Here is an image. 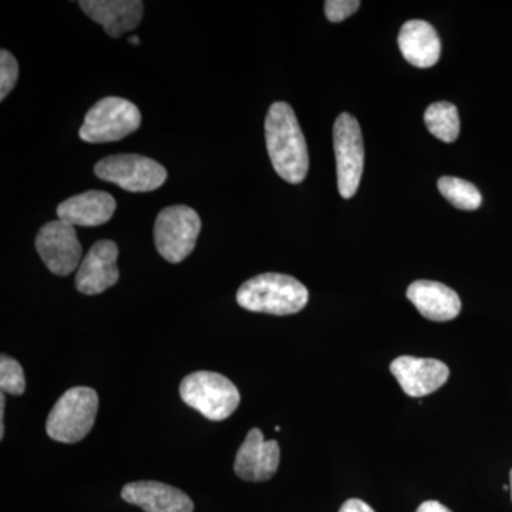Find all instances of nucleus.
Masks as SVG:
<instances>
[{"label":"nucleus","mask_w":512,"mask_h":512,"mask_svg":"<svg viewBox=\"0 0 512 512\" xmlns=\"http://www.w3.org/2000/svg\"><path fill=\"white\" fill-rule=\"evenodd\" d=\"M265 138L276 174L286 183L301 184L309 170L308 146L289 104L284 101L272 104L266 114Z\"/></svg>","instance_id":"nucleus-1"},{"label":"nucleus","mask_w":512,"mask_h":512,"mask_svg":"<svg viewBox=\"0 0 512 512\" xmlns=\"http://www.w3.org/2000/svg\"><path fill=\"white\" fill-rule=\"evenodd\" d=\"M308 301V289L298 279L272 272L248 279L237 292L241 308L268 315H295L308 305Z\"/></svg>","instance_id":"nucleus-2"},{"label":"nucleus","mask_w":512,"mask_h":512,"mask_svg":"<svg viewBox=\"0 0 512 512\" xmlns=\"http://www.w3.org/2000/svg\"><path fill=\"white\" fill-rule=\"evenodd\" d=\"M99 412V396L90 387H73L57 400L47 417L50 439L64 444L82 441L92 431Z\"/></svg>","instance_id":"nucleus-3"},{"label":"nucleus","mask_w":512,"mask_h":512,"mask_svg":"<svg viewBox=\"0 0 512 512\" xmlns=\"http://www.w3.org/2000/svg\"><path fill=\"white\" fill-rule=\"evenodd\" d=\"M180 396L187 406L212 421L228 419L241 402L237 386L228 377L205 370L185 377Z\"/></svg>","instance_id":"nucleus-4"},{"label":"nucleus","mask_w":512,"mask_h":512,"mask_svg":"<svg viewBox=\"0 0 512 512\" xmlns=\"http://www.w3.org/2000/svg\"><path fill=\"white\" fill-rule=\"evenodd\" d=\"M141 126L136 104L121 97H104L87 111L79 136L90 144L123 140Z\"/></svg>","instance_id":"nucleus-5"},{"label":"nucleus","mask_w":512,"mask_h":512,"mask_svg":"<svg viewBox=\"0 0 512 512\" xmlns=\"http://www.w3.org/2000/svg\"><path fill=\"white\" fill-rule=\"evenodd\" d=\"M201 218L192 208L174 205L164 208L154 224V241L158 254L171 264L183 262L197 244Z\"/></svg>","instance_id":"nucleus-6"},{"label":"nucleus","mask_w":512,"mask_h":512,"mask_svg":"<svg viewBox=\"0 0 512 512\" xmlns=\"http://www.w3.org/2000/svg\"><path fill=\"white\" fill-rule=\"evenodd\" d=\"M100 180L130 192L156 191L167 181V170L153 158L138 154H117L94 165Z\"/></svg>","instance_id":"nucleus-7"},{"label":"nucleus","mask_w":512,"mask_h":512,"mask_svg":"<svg viewBox=\"0 0 512 512\" xmlns=\"http://www.w3.org/2000/svg\"><path fill=\"white\" fill-rule=\"evenodd\" d=\"M338 188L345 200L356 194L365 165L362 130L352 114L342 113L333 126Z\"/></svg>","instance_id":"nucleus-8"},{"label":"nucleus","mask_w":512,"mask_h":512,"mask_svg":"<svg viewBox=\"0 0 512 512\" xmlns=\"http://www.w3.org/2000/svg\"><path fill=\"white\" fill-rule=\"evenodd\" d=\"M36 251L47 269L57 276H67L82 264V244L69 222L50 221L40 228Z\"/></svg>","instance_id":"nucleus-9"},{"label":"nucleus","mask_w":512,"mask_h":512,"mask_svg":"<svg viewBox=\"0 0 512 512\" xmlns=\"http://www.w3.org/2000/svg\"><path fill=\"white\" fill-rule=\"evenodd\" d=\"M119 247L116 242L103 239L96 242L77 269L76 288L84 295H99L117 284L120 278Z\"/></svg>","instance_id":"nucleus-10"},{"label":"nucleus","mask_w":512,"mask_h":512,"mask_svg":"<svg viewBox=\"0 0 512 512\" xmlns=\"http://www.w3.org/2000/svg\"><path fill=\"white\" fill-rule=\"evenodd\" d=\"M281 461V448L278 441L265 440L259 429H252L245 437L235 457L234 470L241 480H271L278 471Z\"/></svg>","instance_id":"nucleus-11"},{"label":"nucleus","mask_w":512,"mask_h":512,"mask_svg":"<svg viewBox=\"0 0 512 512\" xmlns=\"http://www.w3.org/2000/svg\"><path fill=\"white\" fill-rule=\"evenodd\" d=\"M390 372L396 377L403 392L410 397H424L439 390L450 377L446 363L437 359L400 356L390 365Z\"/></svg>","instance_id":"nucleus-12"},{"label":"nucleus","mask_w":512,"mask_h":512,"mask_svg":"<svg viewBox=\"0 0 512 512\" xmlns=\"http://www.w3.org/2000/svg\"><path fill=\"white\" fill-rule=\"evenodd\" d=\"M121 498L146 512H192L194 503L187 494L157 481H137L124 485Z\"/></svg>","instance_id":"nucleus-13"},{"label":"nucleus","mask_w":512,"mask_h":512,"mask_svg":"<svg viewBox=\"0 0 512 512\" xmlns=\"http://www.w3.org/2000/svg\"><path fill=\"white\" fill-rule=\"evenodd\" d=\"M79 6L114 39L136 29L143 20L144 5L138 0H82Z\"/></svg>","instance_id":"nucleus-14"},{"label":"nucleus","mask_w":512,"mask_h":512,"mask_svg":"<svg viewBox=\"0 0 512 512\" xmlns=\"http://www.w3.org/2000/svg\"><path fill=\"white\" fill-rule=\"evenodd\" d=\"M116 208L109 192L87 191L63 201L57 207V217L73 227H99L111 220Z\"/></svg>","instance_id":"nucleus-15"},{"label":"nucleus","mask_w":512,"mask_h":512,"mask_svg":"<svg viewBox=\"0 0 512 512\" xmlns=\"http://www.w3.org/2000/svg\"><path fill=\"white\" fill-rule=\"evenodd\" d=\"M407 298L417 311L434 322L456 319L461 312V299L456 291L440 282L416 281L407 289Z\"/></svg>","instance_id":"nucleus-16"},{"label":"nucleus","mask_w":512,"mask_h":512,"mask_svg":"<svg viewBox=\"0 0 512 512\" xmlns=\"http://www.w3.org/2000/svg\"><path fill=\"white\" fill-rule=\"evenodd\" d=\"M399 47L404 59L420 69L433 67L440 60V37L426 20L404 23L399 33Z\"/></svg>","instance_id":"nucleus-17"},{"label":"nucleus","mask_w":512,"mask_h":512,"mask_svg":"<svg viewBox=\"0 0 512 512\" xmlns=\"http://www.w3.org/2000/svg\"><path fill=\"white\" fill-rule=\"evenodd\" d=\"M424 123L430 133L444 143H454L460 134V116H458L457 107L448 101L431 104L424 113Z\"/></svg>","instance_id":"nucleus-18"},{"label":"nucleus","mask_w":512,"mask_h":512,"mask_svg":"<svg viewBox=\"0 0 512 512\" xmlns=\"http://www.w3.org/2000/svg\"><path fill=\"white\" fill-rule=\"evenodd\" d=\"M439 191L458 210L476 211L483 204V197L476 185L457 177H441L437 183Z\"/></svg>","instance_id":"nucleus-19"},{"label":"nucleus","mask_w":512,"mask_h":512,"mask_svg":"<svg viewBox=\"0 0 512 512\" xmlns=\"http://www.w3.org/2000/svg\"><path fill=\"white\" fill-rule=\"evenodd\" d=\"M0 389L2 393L20 396L25 393L26 379L18 360L2 355L0 357Z\"/></svg>","instance_id":"nucleus-20"},{"label":"nucleus","mask_w":512,"mask_h":512,"mask_svg":"<svg viewBox=\"0 0 512 512\" xmlns=\"http://www.w3.org/2000/svg\"><path fill=\"white\" fill-rule=\"evenodd\" d=\"M19 77V64L8 50L0 52V100H5L12 92Z\"/></svg>","instance_id":"nucleus-21"},{"label":"nucleus","mask_w":512,"mask_h":512,"mask_svg":"<svg viewBox=\"0 0 512 512\" xmlns=\"http://www.w3.org/2000/svg\"><path fill=\"white\" fill-rule=\"evenodd\" d=\"M360 8L359 0H328L325 2L326 18L329 22H343Z\"/></svg>","instance_id":"nucleus-22"},{"label":"nucleus","mask_w":512,"mask_h":512,"mask_svg":"<svg viewBox=\"0 0 512 512\" xmlns=\"http://www.w3.org/2000/svg\"><path fill=\"white\" fill-rule=\"evenodd\" d=\"M339 512H376L370 507L365 501L359 500V498H350L345 504L340 507Z\"/></svg>","instance_id":"nucleus-23"},{"label":"nucleus","mask_w":512,"mask_h":512,"mask_svg":"<svg viewBox=\"0 0 512 512\" xmlns=\"http://www.w3.org/2000/svg\"><path fill=\"white\" fill-rule=\"evenodd\" d=\"M416 512H453L448 510L446 505L439 503V501H426L417 508Z\"/></svg>","instance_id":"nucleus-24"},{"label":"nucleus","mask_w":512,"mask_h":512,"mask_svg":"<svg viewBox=\"0 0 512 512\" xmlns=\"http://www.w3.org/2000/svg\"><path fill=\"white\" fill-rule=\"evenodd\" d=\"M3 421H5V393H2V396H0V439H3V436H5V424H3Z\"/></svg>","instance_id":"nucleus-25"},{"label":"nucleus","mask_w":512,"mask_h":512,"mask_svg":"<svg viewBox=\"0 0 512 512\" xmlns=\"http://www.w3.org/2000/svg\"><path fill=\"white\" fill-rule=\"evenodd\" d=\"M128 43H130V45L138 46L140 45V39H138V36H131L130 39H128Z\"/></svg>","instance_id":"nucleus-26"},{"label":"nucleus","mask_w":512,"mask_h":512,"mask_svg":"<svg viewBox=\"0 0 512 512\" xmlns=\"http://www.w3.org/2000/svg\"><path fill=\"white\" fill-rule=\"evenodd\" d=\"M510 488H511V500H512V470L510 473Z\"/></svg>","instance_id":"nucleus-27"}]
</instances>
